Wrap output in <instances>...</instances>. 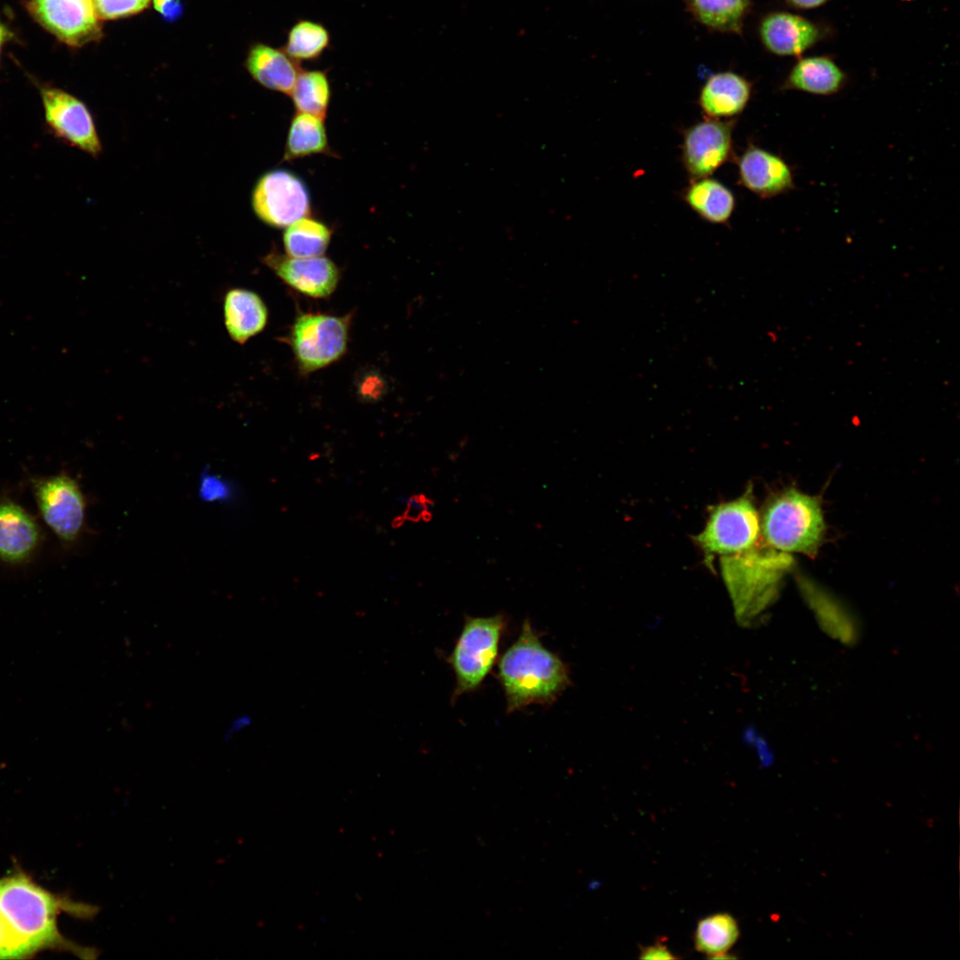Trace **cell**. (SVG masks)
Listing matches in <instances>:
<instances>
[{"mask_svg":"<svg viewBox=\"0 0 960 960\" xmlns=\"http://www.w3.org/2000/svg\"><path fill=\"white\" fill-rule=\"evenodd\" d=\"M91 919L99 908L50 892L23 872L0 879V959H27L47 950L95 959L94 948L66 939L58 928L61 913Z\"/></svg>","mask_w":960,"mask_h":960,"instance_id":"1","label":"cell"},{"mask_svg":"<svg viewBox=\"0 0 960 960\" xmlns=\"http://www.w3.org/2000/svg\"><path fill=\"white\" fill-rule=\"evenodd\" d=\"M498 679L508 712L532 704L553 703L571 682L565 663L542 644L528 620L500 659Z\"/></svg>","mask_w":960,"mask_h":960,"instance_id":"2","label":"cell"},{"mask_svg":"<svg viewBox=\"0 0 960 960\" xmlns=\"http://www.w3.org/2000/svg\"><path fill=\"white\" fill-rule=\"evenodd\" d=\"M760 539L752 547L720 559L736 618L745 626L774 601L783 577L794 564L790 555Z\"/></svg>","mask_w":960,"mask_h":960,"instance_id":"3","label":"cell"},{"mask_svg":"<svg viewBox=\"0 0 960 960\" xmlns=\"http://www.w3.org/2000/svg\"><path fill=\"white\" fill-rule=\"evenodd\" d=\"M762 530L766 543L780 551L815 555L825 532L819 500L795 489L781 492L767 505Z\"/></svg>","mask_w":960,"mask_h":960,"instance_id":"4","label":"cell"},{"mask_svg":"<svg viewBox=\"0 0 960 960\" xmlns=\"http://www.w3.org/2000/svg\"><path fill=\"white\" fill-rule=\"evenodd\" d=\"M506 619L502 613L466 617L462 630L448 657L456 685L452 698L478 689L494 666Z\"/></svg>","mask_w":960,"mask_h":960,"instance_id":"5","label":"cell"},{"mask_svg":"<svg viewBox=\"0 0 960 960\" xmlns=\"http://www.w3.org/2000/svg\"><path fill=\"white\" fill-rule=\"evenodd\" d=\"M351 316L302 313L292 326L290 343L303 373L323 369L347 351Z\"/></svg>","mask_w":960,"mask_h":960,"instance_id":"6","label":"cell"},{"mask_svg":"<svg viewBox=\"0 0 960 960\" xmlns=\"http://www.w3.org/2000/svg\"><path fill=\"white\" fill-rule=\"evenodd\" d=\"M257 217L273 228H286L310 213V197L304 182L293 172L276 169L265 172L252 193Z\"/></svg>","mask_w":960,"mask_h":960,"instance_id":"7","label":"cell"},{"mask_svg":"<svg viewBox=\"0 0 960 960\" xmlns=\"http://www.w3.org/2000/svg\"><path fill=\"white\" fill-rule=\"evenodd\" d=\"M40 513L65 544L79 538L85 521V499L78 483L65 473L32 480Z\"/></svg>","mask_w":960,"mask_h":960,"instance_id":"8","label":"cell"},{"mask_svg":"<svg viewBox=\"0 0 960 960\" xmlns=\"http://www.w3.org/2000/svg\"><path fill=\"white\" fill-rule=\"evenodd\" d=\"M41 100L47 129L58 140L92 156L102 149L92 113L79 99L55 87L42 86Z\"/></svg>","mask_w":960,"mask_h":960,"instance_id":"9","label":"cell"},{"mask_svg":"<svg viewBox=\"0 0 960 960\" xmlns=\"http://www.w3.org/2000/svg\"><path fill=\"white\" fill-rule=\"evenodd\" d=\"M760 538L758 515L746 494L715 508L696 539L705 550L724 556L745 550Z\"/></svg>","mask_w":960,"mask_h":960,"instance_id":"10","label":"cell"},{"mask_svg":"<svg viewBox=\"0 0 960 960\" xmlns=\"http://www.w3.org/2000/svg\"><path fill=\"white\" fill-rule=\"evenodd\" d=\"M734 120L706 117L684 131L682 163L691 180L709 177L733 154Z\"/></svg>","mask_w":960,"mask_h":960,"instance_id":"11","label":"cell"},{"mask_svg":"<svg viewBox=\"0 0 960 960\" xmlns=\"http://www.w3.org/2000/svg\"><path fill=\"white\" fill-rule=\"evenodd\" d=\"M34 18L61 42L82 46L100 36L94 0H31Z\"/></svg>","mask_w":960,"mask_h":960,"instance_id":"12","label":"cell"},{"mask_svg":"<svg viewBox=\"0 0 960 960\" xmlns=\"http://www.w3.org/2000/svg\"><path fill=\"white\" fill-rule=\"evenodd\" d=\"M263 262L284 284L311 298L329 297L339 284V268L324 256L296 258L272 251Z\"/></svg>","mask_w":960,"mask_h":960,"instance_id":"13","label":"cell"},{"mask_svg":"<svg viewBox=\"0 0 960 960\" xmlns=\"http://www.w3.org/2000/svg\"><path fill=\"white\" fill-rule=\"evenodd\" d=\"M739 182L762 199L795 189L794 172L780 156L748 144L737 160Z\"/></svg>","mask_w":960,"mask_h":960,"instance_id":"14","label":"cell"},{"mask_svg":"<svg viewBox=\"0 0 960 960\" xmlns=\"http://www.w3.org/2000/svg\"><path fill=\"white\" fill-rule=\"evenodd\" d=\"M759 35L771 52L780 56H797L816 44L820 30L805 18L776 12L762 20Z\"/></svg>","mask_w":960,"mask_h":960,"instance_id":"15","label":"cell"},{"mask_svg":"<svg viewBox=\"0 0 960 960\" xmlns=\"http://www.w3.org/2000/svg\"><path fill=\"white\" fill-rule=\"evenodd\" d=\"M34 518L19 504L0 501V560L8 564L28 561L41 542Z\"/></svg>","mask_w":960,"mask_h":960,"instance_id":"16","label":"cell"},{"mask_svg":"<svg viewBox=\"0 0 960 960\" xmlns=\"http://www.w3.org/2000/svg\"><path fill=\"white\" fill-rule=\"evenodd\" d=\"M752 92L748 80L731 71L711 76L703 84L699 105L706 117L730 119L743 112Z\"/></svg>","mask_w":960,"mask_h":960,"instance_id":"17","label":"cell"},{"mask_svg":"<svg viewBox=\"0 0 960 960\" xmlns=\"http://www.w3.org/2000/svg\"><path fill=\"white\" fill-rule=\"evenodd\" d=\"M223 318L230 339L243 345L265 329L268 311L255 292L232 288L227 291L223 299Z\"/></svg>","mask_w":960,"mask_h":960,"instance_id":"18","label":"cell"},{"mask_svg":"<svg viewBox=\"0 0 960 960\" xmlns=\"http://www.w3.org/2000/svg\"><path fill=\"white\" fill-rule=\"evenodd\" d=\"M299 64L283 48L261 43L250 48L245 61L249 74L258 84L289 95L301 70Z\"/></svg>","mask_w":960,"mask_h":960,"instance_id":"19","label":"cell"},{"mask_svg":"<svg viewBox=\"0 0 960 960\" xmlns=\"http://www.w3.org/2000/svg\"><path fill=\"white\" fill-rule=\"evenodd\" d=\"M845 82V74L831 59L816 56L798 60L788 73L782 88L829 96L839 92Z\"/></svg>","mask_w":960,"mask_h":960,"instance_id":"20","label":"cell"},{"mask_svg":"<svg viewBox=\"0 0 960 960\" xmlns=\"http://www.w3.org/2000/svg\"><path fill=\"white\" fill-rule=\"evenodd\" d=\"M683 199L702 220L713 224L727 223L736 204L732 190L709 177L691 180Z\"/></svg>","mask_w":960,"mask_h":960,"instance_id":"21","label":"cell"},{"mask_svg":"<svg viewBox=\"0 0 960 960\" xmlns=\"http://www.w3.org/2000/svg\"><path fill=\"white\" fill-rule=\"evenodd\" d=\"M797 583L824 629L844 643H853L857 636L855 623L839 602L806 577H798Z\"/></svg>","mask_w":960,"mask_h":960,"instance_id":"22","label":"cell"},{"mask_svg":"<svg viewBox=\"0 0 960 960\" xmlns=\"http://www.w3.org/2000/svg\"><path fill=\"white\" fill-rule=\"evenodd\" d=\"M329 152L324 119L311 114L297 112L288 130L284 160L291 161Z\"/></svg>","mask_w":960,"mask_h":960,"instance_id":"23","label":"cell"},{"mask_svg":"<svg viewBox=\"0 0 960 960\" xmlns=\"http://www.w3.org/2000/svg\"><path fill=\"white\" fill-rule=\"evenodd\" d=\"M739 937L736 919L728 913H716L699 921L694 933V947L709 958H732L727 952Z\"/></svg>","mask_w":960,"mask_h":960,"instance_id":"24","label":"cell"},{"mask_svg":"<svg viewBox=\"0 0 960 960\" xmlns=\"http://www.w3.org/2000/svg\"><path fill=\"white\" fill-rule=\"evenodd\" d=\"M690 12L708 28L739 34L750 0H684Z\"/></svg>","mask_w":960,"mask_h":960,"instance_id":"25","label":"cell"},{"mask_svg":"<svg viewBox=\"0 0 960 960\" xmlns=\"http://www.w3.org/2000/svg\"><path fill=\"white\" fill-rule=\"evenodd\" d=\"M331 237L329 227L307 216L286 227L283 242L288 256L311 258L324 255Z\"/></svg>","mask_w":960,"mask_h":960,"instance_id":"26","label":"cell"},{"mask_svg":"<svg viewBox=\"0 0 960 960\" xmlns=\"http://www.w3.org/2000/svg\"><path fill=\"white\" fill-rule=\"evenodd\" d=\"M331 44V35L321 22L300 19L289 29L284 51L298 63L318 60Z\"/></svg>","mask_w":960,"mask_h":960,"instance_id":"27","label":"cell"},{"mask_svg":"<svg viewBox=\"0 0 960 960\" xmlns=\"http://www.w3.org/2000/svg\"><path fill=\"white\" fill-rule=\"evenodd\" d=\"M290 95L297 112L311 114L324 120L331 100L327 72L301 69Z\"/></svg>","mask_w":960,"mask_h":960,"instance_id":"28","label":"cell"},{"mask_svg":"<svg viewBox=\"0 0 960 960\" xmlns=\"http://www.w3.org/2000/svg\"><path fill=\"white\" fill-rule=\"evenodd\" d=\"M150 0H94L101 20H113L135 14L146 8Z\"/></svg>","mask_w":960,"mask_h":960,"instance_id":"29","label":"cell"},{"mask_svg":"<svg viewBox=\"0 0 960 960\" xmlns=\"http://www.w3.org/2000/svg\"><path fill=\"white\" fill-rule=\"evenodd\" d=\"M388 390V384L384 376L377 371L370 370L363 372L356 381V394L364 403H376L380 400Z\"/></svg>","mask_w":960,"mask_h":960,"instance_id":"30","label":"cell"},{"mask_svg":"<svg viewBox=\"0 0 960 960\" xmlns=\"http://www.w3.org/2000/svg\"><path fill=\"white\" fill-rule=\"evenodd\" d=\"M199 492L204 500L215 501L228 498L230 489L221 477L205 473L200 482Z\"/></svg>","mask_w":960,"mask_h":960,"instance_id":"31","label":"cell"},{"mask_svg":"<svg viewBox=\"0 0 960 960\" xmlns=\"http://www.w3.org/2000/svg\"><path fill=\"white\" fill-rule=\"evenodd\" d=\"M155 9L167 20H174L182 12L180 0H153Z\"/></svg>","mask_w":960,"mask_h":960,"instance_id":"32","label":"cell"},{"mask_svg":"<svg viewBox=\"0 0 960 960\" xmlns=\"http://www.w3.org/2000/svg\"><path fill=\"white\" fill-rule=\"evenodd\" d=\"M640 958L642 959H675L674 956L668 947L660 942L644 947L641 948Z\"/></svg>","mask_w":960,"mask_h":960,"instance_id":"33","label":"cell"},{"mask_svg":"<svg viewBox=\"0 0 960 960\" xmlns=\"http://www.w3.org/2000/svg\"><path fill=\"white\" fill-rule=\"evenodd\" d=\"M428 505L426 497L422 495L412 497L408 504V508H410V512H407L408 519L412 521H418L422 518L426 519V515L428 512Z\"/></svg>","mask_w":960,"mask_h":960,"instance_id":"34","label":"cell"},{"mask_svg":"<svg viewBox=\"0 0 960 960\" xmlns=\"http://www.w3.org/2000/svg\"><path fill=\"white\" fill-rule=\"evenodd\" d=\"M828 0H787V2L796 8L800 9H811L822 5Z\"/></svg>","mask_w":960,"mask_h":960,"instance_id":"35","label":"cell"},{"mask_svg":"<svg viewBox=\"0 0 960 960\" xmlns=\"http://www.w3.org/2000/svg\"><path fill=\"white\" fill-rule=\"evenodd\" d=\"M249 720H250L249 717H244V716L236 718L232 723V724L229 727L228 731L227 732L226 739H228L233 732L241 730L245 725H248L249 724Z\"/></svg>","mask_w":960,"mask_h":960,"instance_id":"36","label":"cell"},{"mask_svg":"<svg viewBox=\"0 0 960 960\" xmlns=\"http://www.w3.org/2000/svg\"><path fill=\"white\" fill-rule=\"evenodd\" d=\"M7 37H8V31L0 23V49H1V46H2L3 43L6 40Z\"/></svg>","mask_w":960,"mask_h":960,"instance_id":"37","label":"cell"}]
</instances>
